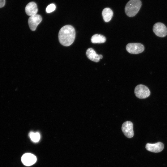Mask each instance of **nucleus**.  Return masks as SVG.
Here are the masks:
<instances>
[{"instance_id": "dca6fc26", "label": "nucleus", "mask_w": 167, "mask_h": 167, "mask_svg": "<svg viewBox=\"0 0 167 167\" xmlns=\"http://www.w3.org/2000/svg\"><path fill=\"white\" fill-rule=\"evenodd\" d=\"M5 4V0H0V8L3 7Z\"/></svg>"}, {"instance_id": "9d476101", "label": "nucleus", "mask_w": 167, "mask_h": 167, "mask_svg": "<svg viewBox=\"0 0 167 167\" xmlns=\"http://www.w3.org/2000/svg\"><path fill=\"white\" fill-rule=\"evenodd\" d=\"M86 55L88 59L95 62H98L103 56L96 54L95 51L92 48H88L86 52Z\"/></svg>"}, {"instance_id": "0eeeda50", "label": "nucleus", "mask_w": 167, "mask_h": 167, "mask_svg": "<svg viewBox=\"0 0 167 167\" xmlns=\"http://www.w3.org/2000/svg\"><path fill=\"white\" fill-rule=\"evenodd\" d=\"M42 20V18L39 15L36 14L30 16L28 21L30 29L32 31L35 30L38 25L41 22Z\"/></svg>"}, {"instance_id": "39448f33", "label": "nucleus", "mask_w": 167, "mask_h": 167, "mask_svg": "<svg viewBox=\"0 0 167 167\" xmlns=\"http://www.w3.org/2000/svg\"><path fill=\"white\" fill-rule=\"evenodd\" d=\"M153 30L155 35L160 37H164L167 35V28L165 25L161 23L155 24L153 26Z\"/></svg>"}, {"instance_id": "20e7f679", "label": "nucleus", "mask_w": 167, "mask_h": 167, "mask_svg": "<svg viewBox=\"0 0 167 167\" xmlns=\"http://www.w3.org/2000/svg\"><path fill=\"white\" fill-rule=\"evenodd\" d=\"M126 49L130 54H137L142 52L144 47L143 45L140 43H129L126 45Z\"/></svg>"}, {"instance_id": "9b49d317", "label": "nucleus", "mask_w": 167, "mask_h": 167, "mask_svg": "<svg viewBox=\"0 0 167 167\" xmlns=\"http://www.w3.org/2000/svg\"><path fill=\"white\" fill-rule=\"evenodd\" d=\"M25 11L30 16L36 15L38 11L36 4L33 2H29L25 7Z\"/></svg>"}, {"instance_id": "ddd939ff", "label": "nucleus", "mask_w": 167, "mask_h": 167, "mask_svg": "<svg viewBox=\"0 0 167 167\" xmlns=\"http://www.w3.org/2000/svg\"><path fill=\"white\" fill-rule=\"evenodd\" d=\"M91 40L93 43H102L105 42L106 39L102 35L95 34L92 36Z\"/></svg>"}, {"instance_id": "7ed1b4c3", "label": "nucleus", "mask_w": 167, "mask_h": 167, "mask_svg": "<svg viewBox=\"0 0 167 167\" xmlns=\"http://www.w3.org/2000/svg\"><path fill=\"white\" fill-rule=\"evenodd\" d=\"M134 92L135 96L139 99L147 98L150 94V92L148 88L142 84L137 85L135 88Z\"/></svg>"}, {"instance_id": "f03ea898", "label": "nucleus", "mask_w": 167, "mask_h": 167, "mask_svg": "<svg viewBox=\"0 0 167 167\" xmlns=\"http://www.w3.org/2000/svg\"><path fill=\"white\" fill-rule=\"evenodd\" d=\"M141 6L140 0H130L126 5L125 12L128 16L133 17L138 13Z\"/></svg>"}, {"instance_id": "2eb2a0df", "label": "nucleus", "mask_w": 167, "mask_h": 167, "mask_svg": "<svg viewBox=\"0 0 167 167\" xmlns=\"http://www.w3.org/2000/svg\"><path fill=\"white\" fill-rule=\"evenodd\" d=\"M56 9L55 5L52 3L46 7V11L48 13H51L55 10Z\"/></svg>"}, {"instance_id": "6e6552de", "label": "nucleus", "mask_w": 167, "mask_h": 167, "mask_svg": "<svg viewBox=\"0 0 167 167\" xmlns=\"http://www.w3.org/2000/svg\"><path fill=\"white\" fill-rule=\"evenodd\" d=\"M21 161L24 165L29 166L34 164L36 161V156L30 153L24 154L21 157Z\"/></svg>"}, {"instance_id": "423d86ee", "label": "nucleus", "mask_w": 167, "mask_h": 167, "mask_svg": "<svg viewBox=\"0 0 167 167\" xmlns=\"http://www.w3.org/2000/svg\"><path fill=\"white\" fill-rule=\"evenodd\" d=\"M122 130L124 135L127 138H132L134 135L132 123L129 121L124 122L122 126Z\"/></svg>"}, {"instance_id": "1a4fd4ad", "label": "nucleus", "mask_w": 167, "mask_h": 167, "mask_svg": "<svg viewBox=\"0 0 167 167\" xmlns=\"http://www.w3.org/2000/svg\"><path fill=\"white\" fill-rule=\"evenodd\" d=\"M146 149L151 152L158 153L162 151L164 148V145L161 142L155 143H147L145 146Z\"/></svg>"}, {"instance_id": "f257e3e1", "label": "nucleus", "mask_w": 167, "mask_h": 167, "mask_svg": "<svg viewBox=\"0 0 167 167\" xmlns=\"http://www.w3.org/2000/svg\"><path fill=\"white\" fill-rule=\"evenodd\" d=\"M75 37V31L74 28L71 25H66L62 27L58 33L60 43L64 46H68L74 42Z\"/></svg>"}, {"instance_id": "f8f14e48", "label": "nucleus", "mask_w": 167, "mask_h": 167, "mask_svg": "<svg viewBox=\"0 0 167 167\" xmlns=\"http://www.w3.org/2000/svg\"><path fill=\"white\" fill-rule=\"evenodd\" d=\"M112 10L109 8H104L102 12V15L104 21L106 22L109 21L113 16Z\"/></svg>"}, {"instance_id": "4468645a", "label": "nucleus", "mask_w": 167, "mask_h": 167, "mask_svg": "<svg viewBox=\"0 0 167 167\" xmlns=\"http://www.w3.org/2000/svg\"><path fill=\"white\" fill-rule=\"evenodd\" d=\"M29 135L31 140L32 141L37 142L40 140V135L39 133L31 132Z\"/></svg>"}]
</instances>
